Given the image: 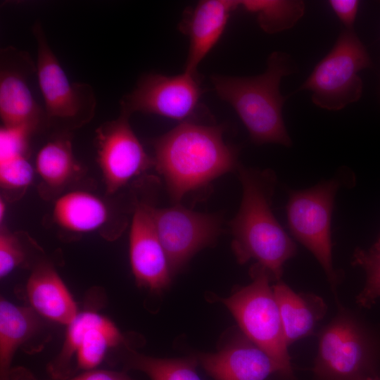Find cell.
<instances>
[{"mask_svg": "<svg viewBox=\"0 0 380 380\" xmlns=\"http://www.w3.org/2000/svg\"><path fill=\"white\" fill-rule=\"evenodd\" d=\"M378 360L376 343L367 328L338 304L336 315L318 335L315 379L361 380L378 373Z\"/></svg>", "mask_w": 380, "mask_h": 380, "instance_id": "5", "label": "cell"}, {"mask_svg": "<svg viewBox=\"0 0 380 380\" xmlns=\"http://www.w3.org/2000/svg\"><path fill=\"white\" fill-rule=\"evenodd\" d=\"M34 170L26 154L0 160V183L10 190L26 189L33 179Z\"/></svg>", "mask_w": 380, "mask_h": 380, "instance_id": "25", "label": "cell"}, {"mask_svg": "<svg viewBox=\"0 0 380 380\" xmlns=\"http://www.w3.org/2000/svg\"><path fill=\"white\" fill-rule=\"evenodd\" d=\"M129 117L120 110L117 119L103 123L96 132L98 162L109 194L154 166L153 158L132 130Z\"/></svg>", "mask_w": 380, "mask_h": 380, "instance_id": "11", "label": "cell"}, {"mask_svg": "<svg viewBox=\"0 0 380 380\" xmlns=\"http://www.w3.org/2000/svg\"><path fill=\"white\" fill-rule=\"evenodd\" d=\"M153 220L172 275L196 252L211 245L221 231L218 215L192 211L179 203L154 208Z\"/></svg>", "mask_w": 380, "mask_h": 380, "instance_id": "10", "label": "cell"}, {"mask_svg": "<svg viewBox=\"0 0 380 380\" xmlns=\"http://www.w3.org/2000/svg\"><path fill=\"white\" fill-rule=\"evenodd\" d=\"M36 63L26 51L13 46L0 51V117L5 127H24L32 132L47 124L44 110L28 86Z\"/></svg>", "mask_w": 380, "mask_h": 380, "instance_id": "12", "label": "cell"}, {"mask_svg": "<svg viewBox=\"0 0 380 380\" xmlns=\"http://www.w3.org/2000/svg\"><path fill=\"white\" fill-rule=\"evenodd\" d=\"M238 8L255 14L261 29L274 34L291 28L303 17L305 4L300 0H237Z\"/></svg>", "mask_w": 380, "mask_h": 380, "instance_id": "22", "label": "cell"}, {"mask_svg": "<svg viewBox=\"0 0 380 380\" xmlns=\"http://www.w3.org/2000/svg\"><path fill=\"white\" fill-rule=\"evenodd\" d=\"M223 134L222 125L189 120L153 140L154 166L175 204L237 170L239 149L226 143Z\"/></svg>", "mask_w": 380, "mask_h": 380, "instance_id": "1", "label": "cell"}, {"mask_svg": "<svg viewBox=\"0 0 380 380\" xmlns=\"http://www.w3.org/2000/svg\"><path fill=\"white\" fill-rule=\"evenodd\" d=\"M361 380H380V374L376 373V374L368 376L367 377H365L364 379Z\"/></svg>", "mask_w": 380, "mask_h": 380, "instance_id": "31", "label": "cell"}, {"mask_svg": "<svg viewBox=\"0 0 380 380\" xmlns=\"http://www.w3.org/2000/svg\"><path fill=\"white\" fill-rule=\"evenodd\" d=\"M202 89L197 73L184 72L173 76L148 74L120 101V110L155 114L180 122L191 120Z\"/></svg>", "mask_w": 380, "mask_h": 380, "instance_id": "9", "label": "cell"}, {"mask_svg": "<svg viewBox=\"0 0 380 380\" xmlns=\"http://www.w3.org/2000/svg\"><path fill=\"white\" fill-rule=\"evenodd\" d=\"M341 182L331 179L303 190H291L286 215L292 236L315 257L335 290L339 280L333 265L331 215Z\"/></svg>", "mask_w": 380, "mask_h": 380, "instance_id": "8", "label": "cell"}, {"mask_svg": "<svg viewBox=\"0 0 380 380\" xmlns=\"http://www.w3.org/2000/svg\"><path fill=\"white\" fill-rule=\"evenodd\" d=\"M5 203L4 202L1 200L0 201V219L1 220L4 218V213H5Z\"/></svg>", "mask_w": 380, "mask_h": 380, "instance_id": "32", "label": "cell"}, {"mask_svg": "<svg viewBox=\"0 0 380 380\" xmlns=\"http://www.w3.org/2000/svg\"><path fill=\"white\" fill-rule=\"evenodd\" d=\"M30 307L39 315L68 325L77 315V304L66 285L49 265H37L26 284Z\"/></svg>", "mask_w": 380, "mask_h": 380, "instance_id": "17", "label": "cell"}, {"mask_svg": "<svg viewBox=\"0 0 380 380\" xmlns=\"http://www.w3.org/2000/svg\"><path fill=\"white\" fill-rule=\"evenodd\" d=\"M125 343L116 325L106 317L91 310L79 312L67 325L65 341L51 364L53 374L65 373L73 358L78 368L88 371L96 369L110 348Z\"/></svg>", "mask_w": 380, "mask_h": 380, "instance_id": "13", "label": "cell"}, {"mask_svg": "<svg viewBox=\"0 0 380 380\" xmlns=\"http://www.w3.org/2000/svg\"><path fill=\"white\" fill-rule=\"evenodd\" d=\"M79 169L72 153L71 142L64 137L46 143L36 157L37 173L43 182L52 188L64 186Z\"/></svg>", "mask_w": 380, "mask_h": 380, "instance_id": "21", "label": "cell"}, {"mask_svg": "<svg viewBox=\"0 0 380 380\" xmlns=\"http://www.w3.org/2000/svg\"><path fill=\"white\" fill-rule=\"evenodd\" d=\"M296 70L291 56L275 51L267 59L265 71L253 77H211L218 96L229 103L258 145L277 144L290 147L292 141L284 125L282 107L286 101L279 90L281 79Z\"/></svg>", "mask_w": 380, "mask_h": 380, "instance_id": "3", "label": "cell"}, {"mask_svg": "<svg viewBox=\"0 0 380 380\" xmlns=\"http://www.w3.org/2000/svg\"><path fill=\"white\" fill-rule=\"evenodd\" d=\"M329 4L345 26V29L353 30L358 11L359 1L357 0H330Z\"/></svg>", "mask_w": 380, "mask_h": 380, "instance_id": "28", "label": "cell"}, {"mask_svg": "<svg viewBox=\"0 0 380 380\" xmlns=\"http://www.w3.org/2000/svg\"><path fill=\"white\" fill-rule=\"evenodd\" d=\"M251 282L237 289L229 297L220 298L236 319L241 331L265 351L276 363L279 376L293 380L279 307L270 286L271 277L260 265L249 271Z\"/></svg>", "mask_w": 380, "mask_h": 380, "instance_id": "4", "label": "cell"}, {"mask_svg": "<svg viewBox=\"0 0 380 380\" xmlns=\"http://www.w3.org/2000/svg\"><path fill=\"white\" fill-rule=\"evenodd\" d=\"M40 327L39 315L31 308L19 306L1 298L0 372L6 380L18 348L32 338Z\"/></svg>", "mask_w": 380, "mask_h": 380, "instance_id": "20", "label": "cell"}, {"mask_svg": "<svg viewBox=\"0 0 380 380\" xmlns=\"http://www.w3.org/2000/svg\"><path fill=\"white\" fill-rule=\"evenodd\" d=\"M236 171L243 194L239 212L229 223L232 250L239 263L255 260L278 281L284 265L296 254L297 248L272 210L276 176L270 170L241 165Z\"/></svg>", "mask_w": 380, "mask_h": 380, "instance_id": "2", "label": "cell"}, {"mask_svg": "<svg viewBox=\"0 0 380 380\" xmlns=\"http://www.w3.org/2000/svg\"><path fill=\"white\" fill-rule=\"evenodd\" d=\"M195 357L215 380H266L272 374L279 376L273 360L242 331L234 332L217 352Z\"/></svg>", "mask_w": 380, "mask_h": 380, "instance_id": "15", "label": "cell"}, {"mask_svg": "<svg viewBox=\"0 0 380 380\" xmlns=\"http://www.w3.org/2000/svg\"><path fill=\"white\" fill-rule=\"evenodd\" d=\"M37 44L36 75L44 101L47 125L75 129L94 116L96 99L93 87L71 82L51 49L42 25L32 27Z\"/></svg>", "mask_w": 380, "mask_h": 380, "instance_id": "7", "label": "cell"}, {"mask_svg": "<svg viewBox=\"0 0 380 380\" xmlns=\"http://www.w3.org/2000/svg\"><path fill=\"white\" fill-rule=\"evenodd\" d=\"M26 253L18 238L6 231L0 234V277L2 279L23 264Z\"/></svg>", "mask_w": 380, "mask_h": 380, "instance_id": "26", "label": "cell"}, {"mask_svg": "<svg viewBox=\"0 0 380 380\" xmlns=\"http://www.w3.org/2000/svg\"><path fill=\"white\" fill-rule=\"evenodd\" d=\"M6 380H33V378L27 371L18 368L11 370Z\"/></svg>", "mask_w": 380, "mask_h": 380, "instance_id": "30", "label": "cell"}, {"mask_svg": "<svg viewBox=\"0 0 380 380\" xmlns=\"http://www.w3.org/2000/svg\"><path fill=\"white\" fill-rule=\"evenodd\" d=\"M272 289L287 345L312 334L327 312L323 299L313 293H297L281 280Z\"/></svg>", "mask_w": 380, "mask_h": 380, "instance_id": "18", "label": "cell"}, {"mask_svg": "<svg viewBox=\"0 0 380 380\" xmlns=\"http://www.w3.org/2000/svg\"><path fill=\"white\" fill-rule=\"evenodd\" d=\"M352 264L362 268L366 275L365 285L357 296V303L369 307L380 297V247L373 245L365 250L357 248Z\"/></svg>", "mask_w": 380, "mask_h": 380, "instance_id": "24", "label": "cell"}, {"mask_svg": "<svg viewBox=\"0 0 380 380\" xmlns=\"http://www.w3.org/2000/svg\"><path fill=\"white\" fill-rule=\"evenodd\" d=\"M153 209L146 202L135 206L129 232V260L138 286L160 292L169 286L172 274L156 231Z\"/></svg>", "mask_w": 380, "mask_h": 380, "instance_id": "14", "label": "cell"}, {"mask_svg": "<svg viewBox=\"0 0 380 380\" xmlns=\"http://www.w3.org/2000/svg\"><path fill=\"white\" fill-rule=\"evenodd\" d=\"M371 64L365 47L353 30L345 29L299 90L310 91L312 102L321 108L341 110L361 97L362 82L359 72Z\"/></svg>", "mask_w": 380, "mask_h": 380, "instance_id": "6", "label": "cell"}, {"mask_svg": "<svg viewBox=\"0 0 380 380\" xmlns=\"http://www.w3.org/2000/svg\"><path fill=\"white\" fill-rule=\"evenodd\" d=\"M53 214L61 227L75 233L96 231L110 216L107 205L100 198L83 191H71L58 198Z\"/></svg>", "mask_w": 380, "mask_h": 380, "instance_id": "19", "label": "cell"}, {"mask_svg": "<svg viewBox=\"0 0 380 380\" xmlns=\"http://www.w3.org/2000/svg\"><path fill=\"white\" fill-rule=\"evenodd\" d=\"M237 0H203L187 9L179 30L189 38L184 71L197 73V68L222 35Z\"/></svg>", "mask_w": 380, "mask_h": 380, "instance_id": "16", "label": "cell"}, {"mask_svg": "<svg viewBox=\"0 0 380 380\" xmlns=\"http://www.w3.org/2000/svg\"><path fill=\"white\" fill-rule=\"evenodd\" d=\"M128 368L145 373L151 380H201L195 356L184 358H158L138 353L129 348L126 352Z\"/></svg>", "mask_w": 380, "mask_h": 380, "instance_id": "23", "label": "cell"}, {"mask_svg": "<svg viewBox=\"0 0 380 380\" xmlns=\"http://www.w3.org/2000/svg\"><path fill=\"white\" fill-rule=\"evenodd\" d=\"M374 246L380 247V235L377 239V241L374 243Z\"/></svg>", "mask_w": 380, "mask_h": 380, "instance_id": "33", "label": "cell"}, {"mask_svg": "<svg viewBox=\"0 0 380 380\" xmlns=\"http://www.w3.org/2000/svg\"><path fill=\"white\" fill-rule=\"evenodd\" d=\"M32 132L24 127H2L0 132V160L26 154L28 138Z\"/></svg>", "mask_w": 380, "mask_h": 380, "instance_id": "27", "label": "cell"}, {"mask_svg": "<svg viewBox=\"0 0 380 380\" xmlns=\"http://www.w3.org/2000/svg\"><path fill=\"white\" fill-rule=\"evenodd\" d=\"M65 380H132L125 372L107 370L91 369Z\"/></svg>", "mask_w": 380, "mask_h": 380, "instance_id": "29", "label": "cell"}]
</instances>
